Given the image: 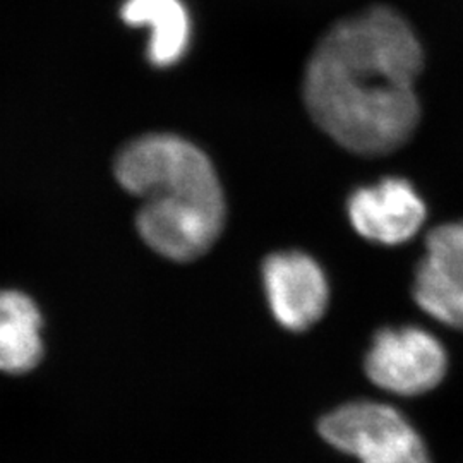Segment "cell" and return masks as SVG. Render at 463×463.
I'll use <instances>...</instances> for the list:
<instances>
[{"instance_id": "7", "label": "cell", "mask_w": 463, "mask_h": 463, "mask_svg": "<svg viewBox=\"0 0 463 463\" xmlns=\"http://www.w3.org/2000/svg\"><path fill=\"white\" fill-rule=\"evenodd\" d=\"M347 212L354 231L383 246L411 241L428 216L426 203L414 185L398 177L359 187L348 198Z\"/></svg>"}, {"instance_id": "1", "label": "cell", "mask_w": 463, "mask_h": 463, "mask_svg": "<svg viewBox=\"0 0 463 463\" xmlns=\"http://www.w3.org/2000/svg\"><path fill=\"white\" fill-rule=\"evenodd\" d=\"M422 67L411 23L392 7H369L331 26L313 50L302 84L307 112L342 148L390 155L419 128Z\"/></svg>"}, {"instance_id": "2", "label": "cell", "mask_w": 463, "mask_h": 463, "mask_svg": "<svg viewBox=\"0 0 463 463\" xmlns=\"http://www.w3.org/2000/svg\"><path fill=\"white\" fill-rule=\"evenodd\" d=\"M114 170L117 183L145 199L136 229L151 250L189 263L215 246L227 204L215 166L194 143L175 134L139 136L118 151Z\"/></svg>"}, {"instance_id": "4", "label": "cell", "mask_w": 463, "mask_h": 463, "mask_svg": "<svg viewBox=\"0 0 463 463\" xmlns=\"http://www.w3.org/2000/svg\"><path fill=\"white\" fill-rule=\"evenodd\" d=\"M364 367L367 378L381 390L400 397H417L432 392L445 380L447 350L422 328H384L374 335Z\"/></svg>"}, {"instance_id": "5", "label": "cell", "mask_w": 463, "mask_h": 463, "mask_svg": "<svg viewBox=\"0 0 463 463\" xmlns=\"http://www.w3.org/2000/svg\"><path fill=\"white\" fill-rule=\"evenodd\" d=\"M269 309L285 330H309L325 316L330 287L323 268L300 250L273 252L263 263Z\"/></svg>"}, {"instance_id": "3", "label": "cell", "mask_w": 463, "mask_h": 463, "mask_svg": "<svg viewBox=\"0 0 463 463\" xmlns=\"http://www.w3.org/2000/svg\"><path fill=\"white\" fill-rule=\"evenodd\" d=\"M321 436L363 463H430L424 439L392 405L354 402L323 417Z\"/></svg>"}, {"instance_id": "6", "label": "cell", "mask_w": 463, "mask_h": 463, "mask_svg": "<svg viewBox=\"0 0 463 463\" xmlns=\"http://www.w3.org/2000/svg\"><path fill=\"white\" fill-rule=\"evenodd\" d=\"M412 296L436 321L463 330V220L430 232L415 269Z\"/></svg>"}, {"instance_id": "9", "label": "cell", "mask_w": 463, "mask_h": 463, "mask_svg": "<svg viewBox=\"0 0 463 463\" xmlns=\"http://www.w3.org/2000/svg\"><path fill=\"white\" fill-rule=\"evenodd\" d=\"M42 315L32 298L16 290L0 292V371L23 374L42 361Z\"/></svg>"}, {"instance_id": "8", "label": "cell", "mask_w": 463, "mask_h": 463, "mask_svg": "<svg viewBox=\"0 0 463 463\" xmlns=\"http://www.w3.org/2000/svg\"><path fill=\"white\" fill-rule=\"evenodd\" d=\"M120 17L128 26L148 28L146 57L151 66H175L187 53L193 26L183 0H124Z\"/></svg>"}]
</instances>
